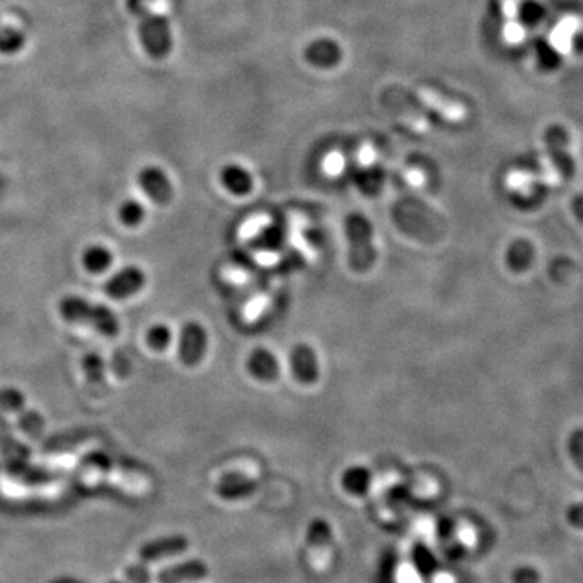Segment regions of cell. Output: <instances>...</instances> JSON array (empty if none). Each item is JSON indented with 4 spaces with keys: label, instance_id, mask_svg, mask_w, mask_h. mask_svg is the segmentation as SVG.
I'll return each instance as SVG.
<instances>
[{
    "label": "cell",
    "instance_id": "6da1fadb",
    "mask_svg": "<svg viewBox=\"0 0 583 583\" xmlns=\"http://www.w3.org/2000/svg\"><path fill=\"white\" fill-rule=\"evenodd\" d=\"M128 7L142 18L140 36L144 49L153 57H164L173 47L171 26L163 0H128Z\"/></svg>",
    "mask_w": 583,
    "mask_h": 583
},
{
    "label": "cell",
    "instance_id": "7a4b0ae2",
    "mask_svg": "<svg viewBox=\"0 0 583 583\" xmlns=\"http://www.w3.org/2000/svg\"><path fill=\"white\" fill-rule=\"evenodd\" d=\"M59 314L70 324L90 326L99 334L115 337L120 332V320L114 310L103 303H94L82 295H65L59 301Z\"/></svg>",
    "mask_w": 583,
    "mask_h": 583
},
{
    "label": "cell",
    "instance_id": "3957f363",
    "mask_svg": "<svg viewBox=\"0 0 583 583\" xmlns=\"http://www.w3.org/2000/svg\"><path fill=\"white\" fill-rule=\"evenodd\" d=\"M345 233L349 240V264L355 272H367L376 262L373 243V225L359 212L345 219Z\"/></svg>",
    "mask_w": 583,
    "mask_h": 583
},
{
    "label": "cell",
    "instance_id": "277c9868",
    "mask_svg": "<svg viewBox=\"0 0 583 583\" xmlns=\"http://www.w3.org/2000/svg\"><path fill=\"white\" fill-rule=\"evenodd\" d=\"M208 347V334L200 322L190 321L182 328L179 337V359L185 367H196Z\"/></svg>",
    "mask_w": 583,
    "mask_h": 583
},
{
    "label": "cell",
    "instance_id": "5b68a950",
    "mask_svg": "<svg viewBox=\"0 0 583 583\" xmlns=\"http://www.w3.org/2000/svg\"><path fill=\"white\" fill-rule=\"evenodd\" d=\"M307 546L314 568H326L332 549V529L326 519L318 517L308 524Z\"/></svg>",
    "mask_w": 583,
    "mask_h": 583
},
{
    "label": "cell",
    "instance_id": "8992f818",
    "mask_svg": "<svg viewBox=\"0 0 583 583\" xmlns=\"http://www.w3.org/2000/svg\"><path fill=\"white\" fill-rule=\"evenodd\" d=\"M146 285V272L138 266H125L104 284V292L114 300L130 299Z\"/></svg>",
    "mask_w": 583,
    "mask_h": 583
},
{
    "label": "cell",
    "instance_id": "52a82bcc",
    "mask_svg": "<svg viewBox=\"0 0 583 583\" xmlns=\"http://www.w3.org/2000/svg\"><path fill=\"white\" fill-rule=\"evenodd\" d=\"M138 185L142 188L151 202L156 204H169L173 202V182L165 175L163 169L156 165H148L138 173Z\"/></svg>",
    "mask_w": 583,
    "mask_h": 583
},
{
    "label": "cell",
    "instance_id": "ba28073f",
    "mask_svg": "<svg viewBox=\"0 0 583 583\" xmlns=\"http://www.w3.org/2000/svg\"><path fill=\"white\" fill-rule=\"evenodd\" d=\"M291 367L293 378L300 384H314L320 378V365L313 347L308 344H297L293 347L291 355Z\"/></svg>",
    "mask_w": 583,
    "mask_h": 583
},
{
    "label": "cell",
    "instance_id": "9c48e42d",
    "mask_svg": "<svg viewBox=\"0 0 583 583\" xmlns=\"http://www.w3.org/2000/svg\"><path fill=\"white\" fill-rule=\"evenodd\" d=\"M188 539L182 535H171L163 539L148 541L140 548V559L143 562H156L171 556L185 553L188 549Z\"/></svg>",
    "mask_w": 583,
    "mask_h": 583
},
{
    "label": "cell",
    "instance_id": "30bf717a",
    "mask_svg": "<svg viewBox=\"0 0 583 583\" xmlns=\"http://www.w3.org/2000/svg\"><path fill=\"white\" fill-rule=\"evenodd\" d=\"M258 483L254 479L248 477L245 473H227L219 479L216 486V494L224 501H240L256 491Z\"/></svg>",
    "mask_w": 583,
    "mask_h": 583
},
{
    "label": "cell",
    "instance_id": "8fae6325",
    "mask_svg": "<svg viewBox=\"0 0 583 583\" xmlns=\"http://www.w3.org/2000/svg\"><path fill=\"white\" fill-rule=\"evenodd\" d=\"M417 96L423 104L433 109L434 113L440 114L449 122H460L465 119L467 111H465L464 105L442 96L438 91L431 90V88H419Z\"/></svg>",
    "mask_w": 583,
    "mask_h": 583
},
{
    "label": "cell",
    "instance_id": "7c38bea8",
    "mask_svg": "<svg viewBox=\"0 0 583 583\" xmlns=\"http://www.w3.org/2000/svg\"><path fill=\"white\" fill-rule=\"evenodd\" d=\"M210 576V568L200 561V559H193V561L180 562L175 566L164 568L159 572L157 576V582L159 583H187L198 582L206 577Z\"/></svg>",
    "mask_w": 583,
    "mask_h": 583
},
{
    "label": "cell",
    "instance_id": "4fadbf2b",
    "mask_svg": "<svg viewBox=\"0 0 583 583\" xmlns=\"http://www.w3.org/2000/svg\"><path fill=\"white\" fill-rule=\"evenodd\" d=\"M248 371L254 380L262 382L276 381L277 376L281 373L279 360L272 351L268 349H254L248 357Z\"/></svg>",
    "mask_w": 583,
    "mask_h": 583
},
{
    "label": "cell",
    "instance_id": "5bb4252c",
    "mask_svg": "<svg viewBox=\"0 0 583 583\" xmlns=\"http://www.w3.org/2000/svg\"><path fill=\"white\" fill-rule=\"evenodd\" d=\"M568 135L562 128H553L548 135V150L553 157V163L562 177L570 179L574 175V163L568 153Z\"/></svg>",
    "mask_w": 583,
    "mask_h": 583
},
{
    "label": "cell",
    "instance_id": "9a60e30c",
    "mask_svg": "<svg viewBox=\"0 0 583 583\" xmlns=\"http://www.w3.org/2000/svg\"><path fill=\"white\" fill-rule=\"evenodd\" d=\"M82 262L84 270L90 274H104L105 271L111 270L114 264V253L111 248L105 247L103 243H94L84 248L82 254Z\"/></svg>",
    "mask_w": 583,
    "mask_h": 583
},
{
    "label": "cell",
    "instance_id": "2e32d148",
    "mask_svg": "<svg viewBox=\"0 0 583 583\" xmlns=\"http://www.w3.org/2000/svg\"><path fill=\"white\" fill-rule=\"evenodd\" d=\"M222 183L237 196H245L253 190V177L242 165H227L222 171Z\"/></svg>",
    "mask_w": 583,
    "mask_h": 583
},
{
    "label": "cell",
    "instance_id": "e0dca14e",
    "mask_svg": "<svg viewBox=\"0 0 583 583\" xmlns=\"http://www.w3.org/2000/svg\"><path fill=\"white\" fill-rule=\"evenodd\" d=\"M342 486L351 496H365L371 486V473L361 465H353L344 471Z\"/></svg>",
    "mask_w": 583,
    "mask_h": 583
},
{
    "label": "cell",
    "instance_id": "ac0fdd59",
    "mask_svg": "<svg viewBox=\"0 0 583 583\" xmlns=\"http://www.w3.org/2000/svg\"><path fill=\"white\" fill-rule=\"evenodd\" d=\"M119 219L122 224L130 229H135L138 225H142L146 219V208L142 202H138L135 198H130L120 204Z\"/></svg>",
    "mask_w": 583,
    "mask_h": 583
},
{
    "label": "cell",
    "instance_id": "d6986e66",
    "mask_svg": "<svg viewBox=\"0 0 583 583\" xmlns=\"http://www.w3.org/2000/svg\"><path fill=\"white\" fill-rule=\"evenodd\" d=\"M0 449L4 450V454L8 457H28L30 450L25 448L20 442H16L15 438L10 434V425L7 420L0 417Z\"/></svg>",
    "mask_w": 583,
    "mask_h": 583
},
{
    "label": "cell",
    "instance_id": "ffe728a7",
    "mask_svg": "<svg viewBox=\"0 0 583 583\" xmlns=\"http://www.w3.org/2000/svg\"><path fill=\"white\" fill-rule=\"evenodd\" d=\"M26 409V397L20 389H0V411L4 413H22Z\"/></svg>",
    "mask_w": 583,
    "mask_h": 583
},
{
    "label": "cell",
    "instance_id": "44dd1931",
    "mask_svg": "<svg viewBox=\"0 0 583 583\" xmlns=\"http://www.w3.org/2000/svg\"><path fill=\"white\" fill-rule=\"evenodd\" d=\"M83 373L91 384L104 381L105 361L99 353H86L82 360Z\"/></svg>",
    "mask_w": 583,
    "mask_h": 583
},
{
    "label": "cell",
    "instance_id": "7402d4cb",
    "mask_svg": "<svg viewBox=\"0 0 583 583\" xmlns=\"http://www.w3.org/2000/svg\"><path fill=\"white\" fill-rule=\"evenodd\" d=\"M173 330L163 322L151 326L146 332V342L154 351H164L169 345L173 344Z\"/></svg>",
    "mask_w": 583,
    "mask_h": 583
},
{
    "label": "cell",
    "instance_id": "603a6c76",
    "mask_svg": "<svg viewBox=\"0 0 583 583\" xmlns=\"http://www.w3.org/2000/svg\"><path fill=\"white\" fill-rule=\"evenodd\" d=\"M25 45V36L14 26L0 28V53L16 54Z\"/></svg>",
    "mask_w": 583,
    "mask_h": 583
},
{
    "label": "cell",
    "instance_id": "cb8c5ba5",
    "mask_svg": "<svg viewBox=\"0 0 583 583\" xmlns=\"http://www.w3.org/2000/svg\"><path fill=\"white\" fill-rule=\"evenodd\" d=\"M18 425L31 438H36V436L44 431L43 415L38 411L28 410V409H25L22 413H18Z\"/></svg>",
    "mask_w": 583,
    "mask_h": 583
},
{
    "label": "cell",
    "instance_id": "d4e9b609",
    "mask_svg": "<svg viewBox=\"0 0 583 583\" xmlns=\"http://www.w3.org/2000/svg\"><path fill=\"white\" fill-rule=\"evenodd\" d=\"M504 36H506L510 43H519V41L522 39V36H524V31L520 28V25L509 23L506 30H504Z\"/></svg>",
    "mask_w": 583,
    "mask_h": 583
},
{
    "label": "cell",
    "instance_id": "484cf974",
    "mask_svg": "<svg viewBox=\"0 0 583 583\" xmlns=\"http://www.w3.org/2000/svg\"><path fill=\"white\" fill-rule=\"evenodd\" d=\"M572 210H574V214H576L577 219L583 224V194H578V196L574 198Z\"/></svg>",
    "mask_w": 583,
    "mask_h": 583
},
{
    "label": "cell",
    "instance_id": "4316f807",
    "mask_svg": "<svg viewBox=\"0 0 583 583\" xmlns=\"http://www.w3.org/2000/svg\"><path fill=\"white\" fill-rule=\"evenodd\" d=\"M341 165H342V157L339 156V154H331L328 157V161H326V167L331 171H339Z\"/></svg>",
    "mask_w": 583,
    "mask_h": 583
},
{
    "label": "cell",
    "instance_id": "83f0119b",
    "mask_svg": "<svg viewBox=\"0 0 583 583\" xmlns=\"http://www.w3.org/2000/svg\"><path fill=\"white\" fill-rule=\"evenodd\" d=\"M404 119L407 120V122H410V124H411V125H413V127H419V125L421 128H427L428 127L427 122H425V120L421 119V117H420V115H405Z\"/></svg>",
    "mask_w": 583,
    "mask_h": 583
}]
</instances>
